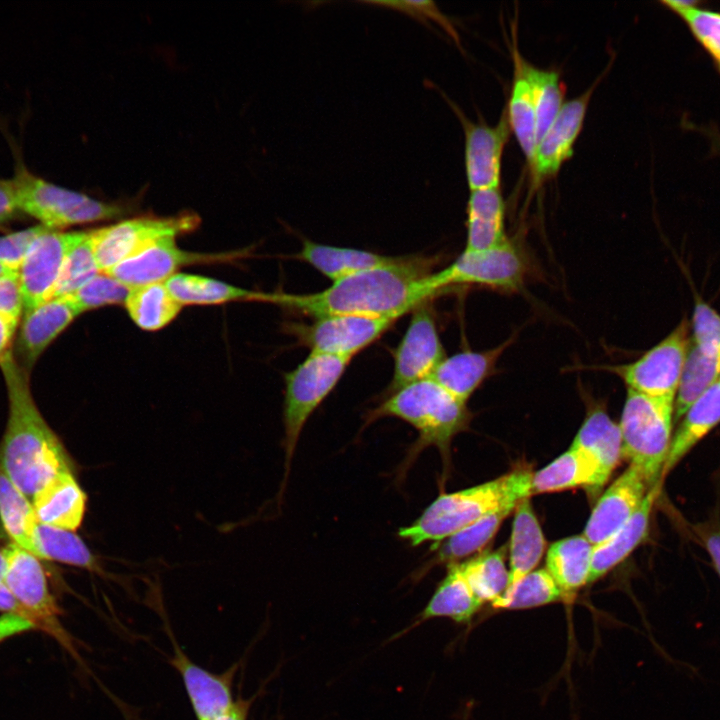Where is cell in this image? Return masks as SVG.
I'll return each instance as SVG.
<instances>
[{"mask_svg":"<svg viewBox=\"0 0 720 720\" xmlns=\"http://www.w3.org/2000/svg\"><path fill=\"white\" fill-rule=\"evenodd\" d=\"M674 415L675 398L649 396L627 389L618 424L622 457L640 470L650 486L663 480Z\"/></svg>","mask_w":720,"mask_h":720,"instance_id":"obj_5","label":"cell"},{"mask_svg":"<svg viewBox=\"0 0 720 720\" xmlns=\"http://www.w3.org/2000/svg\"><path fill=\"white\" fill-rule=\"evenodd\" d=\"M720 577V524L709 521L694 528Z\"/></svg>","mask_w":720,"mask_h":720,"instance_id":"obj_49","label":"cell"},{"mask_svg":"<svg viewBox=\"0 0 720 720\" xmlns=\"http://www.w3.org/2000/svg\"><path fill=\"white\" fill-rule=\"evenodd\" d=\"M296 258L335 282L361 271L395 264L403 256H386L361 249L320 244L304 238Z\"/></svg>","mask_w":720,"mask_h":720,"instance_id":"obj_24","label":"cell"},{"mask_svg":"<svg viewBox=\"0 0 720 720\" xmlns=\"http://www.w3.org/2000/svg\"><path fill=\"white\" fill-rule=\"evenodd\" d=\"M596 463L579 449L570 448L532 474L531 493L556 492L576 487L597 490L605 484Z\"/></svg>","mask_w":720,"mask_h":720,"instance_id":"obj_27","label":"cell"},{"mask_svg":"<svg viewBox=\"0 0 720 720\" xmlns=\"http://www.w3.org/2000/svg\"><path fill=\"white\" fill-rule=\"evenodd\" d=\"M5 572H6V559L1 551L0 552V581H3Z\"/></svg>","mask_w":720,"mask_h":720,"instance_id":"obj_55","label":"cell"},{"mask_svg":"<svg viewBox=\"0 0 720 720\" xmlns=\"http://www.w3.org/2000/svg\"><path fill=\"white\" fill-rule=\"evenodd\" d=\"M24 302L17 272L0 276V314L20 320Z\"/></svg>","mask_w":720,"mask_h":720,"instance_id":"obj_48","label":"cell"},{"mask_svg":"<svg viewBox=\"0 0 720 720\" xmlns=\"http://www.w3.org/2000/svg\"><path fill=\"white\" fill-rule=\"evenodd\" d=\"M124 304L132 321L146 331L164 328L183 307L164 282L130 288Z\"/></svg>","mask_w":720,"mask_h":720,"instance_id":"obj_34","label":"cell"},{"mask_svg":"<svg viewBox=\"0 0 720 720\" xmlns=\"http://www.w3.org/2000/svg\"><path fill=\"white\" fill-rule=\"evenodd\" d=\"M37 557L97 570V561L74 531L38 522L34 535Z\"/></svg>","mask_w":720,"mask_h":720,"instance_id":"obj_37","label":"cell"},{"mask_svg":"<svg viewBox=\"0 0 720 720\" xmlns=\"http://www.w3.org/2000/svg\"><path fill=\"white\" fill-rule=\"evenodd\" d=\"M594 86L565 102L557 117L537 144L529 168L535 182L553 177L572 156L582 130Z\"/></svg>","mask_w":720,"mask_h":720,"instance_id":"obj_19","label":"cell"},{"mask_svg":"<svg viewBox=\"0 0 720 720\" xmlns=\"http://www.w3.org/2000/svg\"><path fill=\"white\" fill-rule=\"evenodd\" d=\"M8 396V419L0 444V468L28 498L52 478L72 471L57 435L40 413L30 388L29 372L9 349L0 359Z\"/></svg>","mask_w":720,"mask_h":720,"instance_id":"obj_2","label":"cell"},{"mask_svg":"<svg viewBox=\"0 0 720 720\" xmlns=\"http://www.w3.org/2000/svg\"><path fill=\"white\" fill-rule=\"evenodd\" d=\"M13 272H15V271H12V270L8 269L7 267L3 266L2 264H0V276L8 274V273H13Z\"/></svg>","mask_w":720,"mask_h":720,"instance_id":"obj_56","label":"cell"},{"mask_svg":"<svg viewBox=\"0 0 720 720\" xmlns=\"http://www.w3.org/2000/svg\"><path fill=\"white\" fill-rule=\"evenodd\" d=\"M254 699L255 696L247 699L238 696L227 710L211 720H248Z\"/></svg>","mask_w":720,"mask_h":720,"instance_id":"obj_53","label":"cell"},{"mask_svg":"<svg viewBox=\"0 0 720 720\" xmlns=\"http://www.w3.org/2000/svg\"><path fill=\"white\" fill-rule=\"evenodd\" d=\"M571 446L589 456L607 481L622 457L619 425L603 409H592Z\"/></svg>","mask_w":720,"mask_h":720,"instance_id":"obj_32","label":"cell"},{"mask_svg":"<svg viewBox=\"0 0 720 720\" xmlns=\"http://www.w3.org/2000/svg\"><path fill=\"white\" fill-rule=\"evenodd\" d=\"M361 3L406 14L426 26L432 21L461 47L457 30L433 1H362Z\"/></svg>","mask_w":720,"mask_h":720,"instance_id":"obj_45","label":"cell"},{"mask_svg":"<svg viewBox=\"0 0 720 720\" xmlns=\"http://www.w3.org/2000/svg\"><path fill=\"white\" fill-rule=\"evenodd\" d=\"M512 56L513 82L510 99L505 108L511 131L530 166L538 143L536 109L532 88L524 70V58L516 48Z\"/></svg>","mask_w":720,"mask_h":720,"instance_id":"obj_33","label":"cell"},{"mask_svg":"<svg viewBox=\"0 0 720 720\" xmlns=\"http://www.w3.org/2000/svg\"><path fill=\"white\" fill-rule=\"evenodd\" d=\"M0 611L22 617L30 621L38 629L35 617L16 599L3 581H0Z\"/></svg>","mask_w":720,"mask_h":720,"instance_id":"obj_51","label":"cell"},{"mask_svg":"<svg viewBox=\"0 0 720 720\" xmlns=\"http://www.w3.org/2000/svg\"><path fill=\"white\" fill-rule=\"evenodd\" d=\"M164 283L182 305H217L235 301L269 303L271 296V293L247 290L217 279L187 273H176Z\"/></svg>","mask_w":720,"mask_h":720,"instance_id":"obj_31","label":"cell"},{"mask_svg":"<svg viewBox=\"0 0 720 720\" xmlns=\"http://www.w3.org/2000/svg\"><path fill=\"white\" fill-rule=\"evenodd\" d=\"M594 545L584 535L554 542L546 555V569L568 600L589 584Z\"/></svg>","mask_w":720,"mask_h":720,"instance_id":"obj_29","label":"cell"},{"mask_svg":"<svg viewBox=\"0 0 720 720\" xmlns=\"http://www.w3.org/2000/svg\"><path fill=\"white\" fill-rule=\"evenodd\" d=\"M2 553L6 559L3 583L35 617L38 629L55 638L75 660L81 662L73 637L60 622L61 610L49 590L38 558L14 543L7 545Z\"/></svg>","mask_w":720,"mask_h":720,"instance_id":"obj_9","label":"cell"},{"mask_svg":"<svg viewBox=\"0 0 720 720\" xmlns=\"http://www.w3.org/2000/svg\"><path fill=\"white\" fill-rule=\"evenodd\" d=\"M719 377L720 345L708 355H699L689 350L675 397V423H678L689 406Z\"/></svg>","mask_w":720,"mask_h":720,"instance_id":"obj_39","label":"cell"},{"mask_svg":"<svg viewBox=\"0 0 720 720\" xmlns=\"http://www.w3.org/2000/svg\"><path fill=\"white\" fill-rule=\"evenodd\" d=\"M663 480L653 485L632 517L611 537L594 546L589 584L602 578L607 572L626 559L646 537L653 506L658 498Z\"/></svg>","mask_w":720,"mask_h":720,"instance_id":"obj_22","label":"cell"},{"mask_svg":"<svg viewBox=\"0 0 720 720\" xmlns=\"http://www.w3.org/2000/svg\"><path fill=\"white\" fill-rule=\"evenodd\" d=\"M101 273L93 251L91 230L80 235L64 260L52 298L67 297Z\"/></svg>","mask_w":720,"mask_h":720,"instance_id":"obj_43","label":"cell"},{"mask_svg":"<svg viewBox=\"0 0 720 720\" xmlns=\"http://www.w3.org/2000/svg\"><path fill=\"white\" fill-rule=\"evenodd\" d=\"M46 228L38 224L0 236V264L17 272L31 244Z\"/></svg>","mask_w":720,"mask_h":720,"instance_id":"obj_47","label":"cell"},{"mask_svg":"<svg viewBox=\"0 0 720 720\" xmlns=\"http://www.w3.org/2000/svg\"><path fill=\"white\" fill-rule=\"evenodd\" d=\"M310 324L288 323L287 332L310 353L351 358L380 338L398 319L356 315H330Z\"/></svg>","mask_w":720,"mask_h":720,"instance_id":"obj_12","label":"cell"},{"mask_svg":"<svg viewBox=\"0 0 720 720\" xmlns=\"http://www.w3.org/2000/svg\"><path fill=\"white\" fill-rule=\"evenodd\" d=\"M690 324L684 319L658 344L633 362L599 369L617 375L627 389L649 396L675 398L690 348Z\"/></svg>","mask_w":720,"mask_h":720,"instance_id":"obj_8","label":"cell"},{"mask_svg":"<svg viewBox=\"0 0 720 720\" xmlns=\"http://www.w3.org/2000/svg\"><path fill=\"white\" fill-rule=\"evenodd\" d=\"M434 259L403 256L392 265L361 271L311 294L272 293L271 302L313 318L330 315L399 319L439 292L430 275Z\"/></svg>","mask_w":720,"mask_h":720,"instance_id":"obj_1","label":"cell"},{"mask_svg":"<svg viewBox=\"0 0 720 720\" xmlns=\"http://www.w3.org/2000/svg\"><path fill=\"white\" fill-rule=\"evenodd\" d=\"M79 316L66 297L52 298L24 310L17 334L15 358L29 373L44 350Z\"/></svg>","mask_w":720,"mask_h":720,"instance_id":"obj_20","label":"cell"},{"mask_svg":"<svg viewBox=\"0 0 720 720\" xmlns=\"http://www.w3.org/2000/svg\"><path fill=\"white\" fill-rule=\"evenodd\" d=\"M31 629L36 628L30 621L16 615L4 614L0 617V642Z\"/></svg>","mask_w":720,"mask_h":720,"instance_id":"obj_52","label":"cell"},{"mask_svg":"<svg viewBox=\"0 0 720 720\" xmlns=\"http://www.w3.org/2000/svg\"><path fill=\"white\" fill-rule=\"evenodd\" d=\"M527 272L528 261L522 248L508 238L487 250H464L449 266L432 273L430 281L439 293L454 285L514 291L523 285Z\"/></svg>","mask_w":720,"mask_h":720,"instance_id":"obj_10","label":"cell"},{"mask_svg":"<svg viewBox=\"0 0 720 720\" xmlns=\"http://www.w3.org/2000/svg\"><path fill=\"white\" fill-rule=\"evenodd\" d=\"M467 239L464 250L496 247L505 234V203L499 188L471 191L467 203Z\"/></svg>","mask_w":720,"mask_h":720,"instance_id":"obj_28","label":"cell"},{"mask_svg":"<svg viewBox=\"0 0 720 720\" xmlns=\"http://www.w3.org/2000/svg\"><path fill=\"white\" fill-rule=\"evenodd\" d=\"M718 380H720V377H719V379H718Z\"/></svg>","mask_w":720,"mask_h":720,"instance_id":"obj_57","label":"cell"},{"mask_svg":"<svg viewBox=\"0 0 720 720\" xmlns=\"http://www.w3.org/2000/svg\"><path fill=\"white\" fill-rule=\"evenodd\" d=\"M31 499L42 524L75 531L82 523L87 496L72 471L52 478Z\"/></svg>","mask_w":720,"mask_h":720,"instance_id":"obj_21","label":"cell"},{"mask_svg":"<svg viewBox=\"0 0 720 720\" xmlns=\"http://www.w3.org/2000/svg\"><path fill=\"white\" fill-rule=\"evenodd\" d=\"M515 507L507 506L495 510L443 540L441 545L433 546L437 552L435 562L449 564L481 551Z\"/></svg>","mask_w":720,"mask_h":720,"instance_id":"obj_36","label":"cell"},{"mask_svg":"<svg viewBox=\"0 0 720 720\" xmlns=\"http://www.w3.org/2000/svg\"><path fill=\"white\" fill-rule=\"evenodd\" d=\"M673 433L662 477L720 423V380L707 388L687 409Z\"/></svg>","mask_w":720,"mask_h":720,"instance_id":"obj_25","label":"cell"},{"mask_svg":"<svg viewBox=\"0 0 720 720\" xmlns=\"http://www.w3.org/2000/svg\"><path fill=\"white\" fill-rule=\"evenodd\" d=\"M445 357L433 311L426 301L412 311L409 325L394 351L389 395L429 378Z\"/></svg>","mask_w":720,"mask_h":720,"instance_id":"obj_13","label":"cell"},{"mask_svg":"<svg viewBox=\"0 0 720 720\" xmlns=\"http://www.w3.org/2000/svg\"><path fill=\"white\" fill-rule=\"evenodd\" d=\"M231 257V254H205L183 250L178 247L176 237H166L102 273L133 288L165 282L186 265L223 261Z\"/></svg>","mask_w":720,"mask_h":720,"instance_id":"obj_16","label":"cell"},{"mask_svg":"<svg viewBox=\"0 0 720 720\" xmlns=\"http://www.w3.org/2000/svg\"><path fill=\"white\" fill-rule=\"evenodd\" d=\"M80 235L46 228L31 244L17 271L24 310L52 299L66 255Z\"/></svg>","mask_w":720,"mask_h":720,"instance_id":"obj_15","label":"cell"},{"mask_svg":"<svg viewBox=\"0 0 720 720\" xmlns=\"http://www.w3.org/2000/svg\"><path fill=\"white\" fill-rule=\"evenodd\" d=\"M0 518L13 543L37 557L34 535L39 521L34 507L28 497L13 484L1 468Z\"/></svg>","mask_w":720,"mask_h":720,"instance_id":"obj_35","label":"cell"},{"mask_svg":"<svg viewBox=\"0 0 720 720\" xmlns=\"http://www.w3.org/2000/svg\"><path fill=\"white\" fill-rule=\"evenodd\" d=\"M380 417L399 418L418 431L415 453L430 445L445 453L452 439L467 428L471 415L466 402L426 378L390 394L368 420Z\"/></svg>","mask_w":720,"mask_h":720,"instance_id":"obj_4","label":"cell"},{"mask_svg":"<svg viewBox=\"0 0 720 720\" xmlns=\"http://www.w3.org/2000/svg\"><path fill=\"white\" fill-rule=\"evenodd\" d=\"M532 474L517 470L494 480L441 494L409 526L398 531L412 546L442 542L487 514L507 506H517L531 493Z\"/></svg>","mask_w":720,"mask_h":720,"instance_id":"obj_3","label":"cell"},{"mask_svg":"<svg viewBox=\"0 0 720 720\" xmlns=\"http://www.w3.org/2000/svg\"><path fill=\"white\" fill-rule=\"evenodd\" d=\"M511 341L512 338L486 351H462L446 356L429 378L466 402L493 374L498 359Z\"/></svg>","mask_w":720,"mask_h":720,"instance_id":"obj_23","label":"cell"},{"mask_svg":"<svg viewBox=\"0 0 720 720\" xmlns=\"http://www.w3.org/2000/svg\"><path fill=\"white\" fill-rule=\"evenodd\" d=\"M482 606L465 577L461 563H449L446 576L416 621L404 633L434 618H449L467 624Z\"/></svg>","mask_w":720,"mask_h":720,"instance_id":"obj_26","label":"cell"},{"mask_svg":"<svg viewBox=\"0 0 720 720\" xmlns=\"http://www.w3.org/2000/svg\"><path fill=\"white\" fill-rule=\"evenodd\" d=\"M692 328L691 351L707 355L720 345V315L708 304H696Z\"/></svg>","mask_w":720,"mask_h":720,"instance_id":"obj_46","label":"cell"},{"mask_svg":"<svg viewBox=\"0 0 720 720\" xmlns=\"http://www.w3.org/2000/svg\"><path fill=\"white\" fill-rule=\"evenodd\" d=\"M545 545V537L531 502L528 498L523 499L514 509L507 589L534 570L543 556Z\"/></svg>","mask_w":720,"mask_h":720,"instance_id":"obj_30","label":"cell"},{"mask_svg":"<svg viewBox=\"0 0 720 720\" xmlns=\"http://www.w3.org/2000/svg\"><path fill=\"white\" fill-rule=\"evenodd\" d=\"M19 321L0 314V359L10 349Z\"/></svg>","mask_w":720,"mask_h":720,"instance_id":"obj_54","label":"cell"},{"mask_svg":"<svg viewBox=\"0 0 720 720\" xmlns=\"http://www.w3.org/2000/svg\"><path fill=\"white\" fill-rule=\"evenodd\" d=\"M651 487L640 470L630 465L601 495L583 535L594 546L607 540L632 517Z\"/></svg>","mask_w":720,"mask_h":720,"instance_id":"obj_17","label":"cell"},{"mask_svg":"<svg viewBox=\"0 0 720 720\" xmlns=\"http://www.w3.org/2000/svg\"><path fill=\"white\" fill-rule=\"evenodd\" d=\"M661 3L683 20L720 73V12L701 8L695 1L668 0Z\"/></svg>","mask_w":720,"mask_h":720,"instance_id":"obj_42","label":"cell"},{"mask_svg":"<svg viewBox=\"0 0 720 720\" xmlns=\"http://www.w3.org/2000/svg\"><path fill=\"white\" fill-rule=\"evenodd\" d=\"M11 179L20 213L52 230L108 220L123 213L119 205L60 187L30 172L22 164L16 167Z\"/></svg>","mask_w":720,"mask_h":720,"instance_id":"obj_6","label":"cell"},{"mask_svg":"<svg viewBox=\"0 0 720 720\" xmlns=\"http://www.w3.org/2000/svg\"><path fill=\"white\" fill-rule=\"evenodd\" d=\"M564 596L546 568L533 570L491 604L493 609L523 610L540 607Z\"/></svg>","mask_w":720,"mask_h":720,"instance_id":"obj_40","label":"cell"},{"mask_svg":"<svg viewBox=\"0 0 720 720\" xmlns=\"http://www.w3.org/2000/svg\"><path fill=\"white\" fill-rule=\"evenodd\" d=\"M524 70L532 88L539 142L564 104L565 87L556 71L539 69L525 59Z\"/></svg>","mask_w":720,"mask_h":720,"instance_id":"obj_41","label":"cell"},{"mask_svg":"<svg viewBox=\"0 0 720 720\" xmlns=\"http://www.w3.org/2000/svg\"><path fill=\"white\" fill-rule=\"evenodd\" d=\"M19 213L12 179H0V227Z\"/></svg>","mask_w":720,"mask_h":720,"instance_id":"obj_50","label":"cell"},{"mask_svg":"<svg viewBox=\"0 0 720 720\" xmlns=\"http://www.w3.org/2000/svg\"><path fill=\"white\" fill-rule=\"evenodd\" d=\"M169 663L179 673L196 720H211L227 710L235 698L232 688L238 664L222 673H213L194 663L173 642Z\"/></svg>","mask_w":720,"mask_h":720,"instance_id":"obj_18","label":"cell"},{"mask_svg":"<svg viewBox=\"0 0 720 720\" xmlns=\"http://www.w3.org/2000/svg\"><path fill=\"white\" fill-rule=\"evenodd\" d=\"M442 95L463 127L465 173L470 192L499 188L502 156L511 132L506 108L494 126L474 123L445 94Z\"/></svg>","mask_w":720,"mask_h":720,"instance_id":"obj_14","label":"cell"},{"mask_svg":"<svg viewBox=\"0 0 720 720\" xmlns=\"http://www.w3.org/2000/svg\"><path fill=\"white\" fill-rule=\"evenodd\" d=\"M350 361L348 357L310 353L295 369L285 374L284 482L307 420L337 385Z\"/></svg>","mask_w":720,"mask_h":720,"instance_id":"obj_7","label":"cell"},{"mask_svg":"<svg viewBox=\"0 0 720 720\" xmlns=\"http://www.w3.org/2000/svg\"><path fill=\"white\" fill-rule=\"evenodd\" d=\"M196 215L138 217L91 230L96 262L101 272L140 253L155 242L191 232L199 225Z\"/></svg>","mask_w":720,"mask_h":720,"instance_id":"obj_11","label":"cell"},{"mask_svg":"<svg viewBox=\"0 0 720 720\" xmlns=\"http://www.w3.org/2000/svg\"><path fill=\"white\" fill-rule=\"evenodd\" d=\"M467 581L478 599L491 604L499 599L508 587L509 569L505 565V551L499 549L483 553L461 562Z\"/></svg>","mask_w":720,"mask_h":720,"instance_id":"obj_38","label":"cell"},{"mask_svg":"<svg viewBox=\"0 0 720 720\" xmlns=\"http://www.w3.org/2000/svg\"><path fill=\"white\" fill-rule=\"evenodd\" d=\"M129 290V287L101 272L66 298L80 315L106 305L125 303Z\"/></svg>","mask_w":720,"mask_h":720,"instance_id":"obj_44","label":"cell"}]
</instances>
